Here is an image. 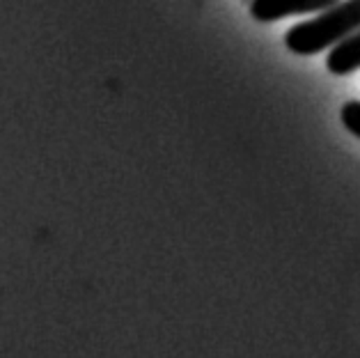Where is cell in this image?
I'll list each match as a JSON object with an SVG mask.
<instances>
[{
	"label": "cell",
	"mask_w": 360,
	"mask_h": 358,
	"mask_svg": "<svg viewBox=\"0 0 360 358\" xmlns=\"http://www.w3.org/2000/svg\"><path fill=\"white\" fill-rule=\"evenodd\" d=\"M340 120L342 124H345L351 134L356 138H360V101H349L342 106L340 110Z\"/></svg>",
	"instance_id": "obj_4"
},
{
	"label": "cell",
	"mask_w": 360,
	"mask_h": 358,
	"mask_svg": "<svg viewBox=\"0 0 360 358\" xmlns=\"http://www.w3.org/2000/svg\"><path fill=\"white\" fill-rule=\"evenodd\" d=\"M326 69L335 76H347L360 69V30L330 49L326 56Z\"/></svg>",
	"instance_id": "obj_3"
},
{
	"label": "cell",
	"mask_w": 360,
	"mask_h": 358,
	"mask_svg": "<svg viewBox=\"0 0 360 358\" xmlns=\"http://www.w3.org/2000/svg\"><path fill=\"white\" fill-rule=\"evenodd\" d=\"M340 0H252L250 16L259 23H271L296 14H319Z\"/></svg>",
	"instance_id": "obj_2"
},
{
	"label": "cell",
	"mask_w": 360,
	"mask_h": 358,
	"mask_svg": "<svg viewBox=\"0 0 360 358\" xmlns=\"http://www.w3.org/2000/svg\"><path fill=\"white\" fill-rule=\"evenodd\" d=\"M360 30V0H340L314 19L296 23L285 34V46L296 56H317Z\"/></svg>",
	"instance_id": "obj_1"
}]
</instances>
